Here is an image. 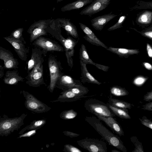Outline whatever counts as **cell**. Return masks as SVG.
<instances>
[{"label":"cell","instance_id":"6da1fadb","mask_svg":"<svg viewBox=\"0 0 152 152\" xmlns=\"http://www.w3.org/2000/svg\"><path fill=\"white\" fill-rule=\"evenodd\" d=\"M85 119L110 145L123 152H127L126 147L119 137L106 128L100 119L94 116H86Z\"/></svg>","mask_w":152,"mask_h":152},{"label":"cell","instance_id":"7a4b0ae2","mask_svg":"<svg viewBox=\"0 0 152 152\" xmlns=\"http://www.w3.org/2000/svg\"><path fill=\"white\" fill-rule=\"evenodd\" d=\"M48 33L50 34L62 44L65 51L68 65L71 68H72L73 66V57L75 52L74 48L77 41L70 37L66 38L64 37L61 34L60 27L57 24L54 28L49 31Z\"/></svg>","mask_w":152,"mask_h":152},{"label":"cell","instance_id":"3957f363","mask_svg":"<svg viewBox=\"0 0 152 152\" xmlns=\"http://www.w3.org/2000/svg\"><path fill=\"white\" fill-rule=\"evenodd\" d=\"M27 114L20 116L9 118L5 114L0 115V136H7L15 131H18L24 124V120Z\"/></svg>","mask_w":152,"mask_h":152},{"label":"cell","instance_id":"277c9868","mask_svg":"<svg viewBox=\"0 0 152 152\" xmlns=\"http://www.w3.org/2000/svg\"><path fill=\"white\" fill-rule=\"evenodd\" d=\"M55 23L54 20H42L35 22L28 28L27 32L30 34L31 42L39 37L48 34L50 29Z\"/></svg>","mask_w":152,"mask_h":152},{"label":"cell","instance_id":"5b68a950","mask_svg":"<svg viewBox=\"0 0 152 152\" xmlns=\"http://www.w3.org/2000/svg\"><path fill=\"white\" fill-rule=\"evenodd\" d=\"M84 106L86 110L96 116L113 117L115 116L106 104L96 99H90L87 100L85 102Z\"/></svg>","mask_w":152,"mask_h":152},{"label":"cell","instance_id":"8992f818","mask_svg":"<svg viewBox=\"0 0 152 152\" xmlns=\"http://www.w3.org/2000/svg\"><path fill=\"white\" fill-rule=\"evenodd\" d=\"M25 100L24 105L28 110L37 113H42L49 111L51 108L35 97L33 95L24 90L21 91Z\"/></svg>","mask_w":152,"mask_h":152},{"label":"cell","instance_id":"52a82bcc","mask_svg":"<svg viewBox=\"0 0 152 152\" xmlns=\"http://www.w3.org/2000/svg\"><path fill=\"white\" fill-rule=\"evenodd\" d=\"M44 61L39 62L28 73L26 77V83L29 86L37 87L42 85H46L43 78V63Z\"/></svg>","mask_w":152,"mask_h":152},{"label":"cell","instance_id":"ba28073f","mask_svg":"<svg viewBox=\"0 0 152 152\" xmlns=\"http://www.w3.org/2000/svg\"><path fill=\"white\" fill-rule=\"evenodd\" d=\"M50 75V82L48 88L50 93H53L56 81L62 72L61 63L53 56H50L48 61Z\"/></svg>","mask_w":152,"mask_h":152},{"label":"cell","instance_id":"9c48e42d","mask_svg":"<svg viewBox=\"0 0 152 152\" xmlns=\"http://www.w3.org/2000/svg\"><path fill=\"white\" fill-rule=\"evenodd\" d=\"M32 45L41 49L44 56H46L48 51L64 50V48L55 41L42 36L34 40Z\"/></svg>","mask_w":152,"mask_h":152},{"label":"cell","instance_id":"30bf717a","mask_svg":"<svg viewBox=\"0 0 152 152\" xmlns=\"http://www.w3.org/2000/svg\"><path fill=\"white\" fill-rule=\"evenodd\" d=\"M78 145L90 152H107V147L104 141L98 139L86 137L78 140Z\"/></svg>","mask_w":152,"mask_h":152},{"label":"cell","instance_id":"8fae6325","mask_svg":"<svg viewBox=\"0 0 152 152\" xmlns=\"http://www.w3.org/2000/svg\"><path fill=\"white\" fill-rule=\"evenodd\" d=\"M111 0H95L82 10L80 14L90 17L104 10L110 3Z\"/></svg>","mask_w":152,"mask_h":152},{"label":"cell","instance_id":"7c38bea8","mask_svg":"<svg viewBox=\"0 0 152 152\" xmlns=\"http://www.w3.org/2000/svg\"><path fill=\"white\" fill-rule=\"evenodd\" d=\"M82 85H83L80 80L64 74L62 72L56 81L55 87L64 91L73 87Z\"/></svg>","mask_w":152,"mask_h":152},{"label":"cell","instance_id":"4fadbf2b","mask_svg":"<svg viewBox=\"0 0 152 152\" xmlns=\"http://www.w3.org/2000/svg\"><path fill=\"white\" fill-rule=\"evenodd\" d=\"M0 59L4 61V67L6 69H17L19 63L11 52L0 46Z\"/></svg>","mask_w":152,"mask_h":152},{"label":"cell","instance_id":"5bb4252c","mask_svg":"<svg viewBox=\"0 0 152 152\" xmlns=\"http://www.w3.org/2000/svg\"><path fill=\"white\" fill-rule=\"evenodd\" d=\"M79 24L80 28L85 34L83 38L86 40L94 45L101 46L106 49L108 48L87 26L81 23H79Z\"/></svg>","mask_w":152,"mask_h":152},{"label":"cell","instance_id":"9a60e30c","mask_svg":"<svg viewBox=\"0 0 152 152\" xmlns=\"http://www.w3.org/2000/svg\"><path fill=\"white\" fill-rule=\"evenodd\" d=\"M117 16L111 12L109 13L96 17L91 20V25L95 30L101 31L109 22Z\"/></svg>","mask_w":152,"mask_h":152},{"label":"cell","instance_id":"2e32d148","mask_svg":"<svg viewBox=\"0 0 152 152\" xmlns=\"http://www.w3.org/2000/svg\"><path fill=\"white\" fill-rule=\"evenodd\" d=\"M3 38L12 45L21 60L25 61H26L29 49L25 47V43L15 40L8 37H4Z\"/></svg>","mask_w":152,"mask_h":152},{"label":"cell","instance_id":"e0dca14e","mask_svg":"<svg viewBox=\"0 0 152 152\" xmlns=\"http://www.w3.org/2000/svg\"><path fill=\"white\" fill-rule=\"evenodd\" d=\"M57 24L59 27L63 28L68 34L70 35L75 38H78V34L76 26L69 19L58 18L55 20Z\"/></svg>","mask_w":152,"mask_h":152},{"label":"cell","instance_id":"ac0fdd59","mask_svg":"<svg viewBox=\"0 0 152 152\" xmlns=\"http://www.w3.org/2000/svg\"><path fill=\"white\" fill-rule=\"evenodd\" d=\"M79 58L80 60L87 64H90L95 66L97 68L104 72H107L109 67L94 62L90 58L85 46L83 44L81 45L80 50Z\"/></svg>","mask_w":152,"mask_h":152},{"label":"cell","instance_id":"d6986e66","mask_svg":"<svg viewBox=\"0 0 152 152\" xmlns=\"http://www.w3.org/2000/svg\"><path fill=\"white\" fill-rule=\"evenodd\" d=\"M135 22L142 28H145L152 24V12L144 10L137 14Z\"/></svg>","mask_w":152,"mask_h":152},{"label":"cell","instance_id":"ffe728a7","mask_svg":"<svg viewBox=\"0 0 152 152\" xmlns=\"http://www.w3.org/2000/svg\"><path fill=\"white\" fill-rule=\"evenodd\" d=\"M99 119L103 121L112 130L120 136L124 135V132L120 124L115 118L111 117H104L96 115Z\"/></svg>","mask_w":152,"mask_h":152},{"label":"cell","instance_id":"44dd1931","mask_svg":"<svg viewBox=\"0 0 152 152\" xmlns=\"http://www.w3.org/2000/svg\"><path fill=\"white\" fill-rule=\"evenodd\" d=\"M87 96H80L73 93L69 90L63 91L60 93L59 96L56 100L50 101L51 102H75Z\"/></svg>","mask_w":152,"mask_h":152},{"label":"cell","instance_id":"7402d4cb","mask_svg":"<svg viewBox=\"0 0 152 152\" xmlns=\"http://www.w3.org/2000/svg\"><path fill=\"white\" fill-rule=\"evenodd\" d=\"M44 56L42 50L39 48L36 47L32 49L31 58L27 63L28 73L39 62L44 61Z\"/></svg>","mask_w":152,"mask_h":152},{"label":"cell","instance_id":"603a6c76","mask_svg":"<svg viewBox=\"0 0 152 152\" xmlns=\"http://www.w3.org/2000/svg\"><path fill=\"white\" fill-rule=\"evenodd\" d=\"M24 80V78L19 75L18 70H8L5 73L3 81L6 84L16 85L18 83L23 82Z\"/></svg>","mask_w":152,"mask_h":152},{"label":"cell","instance_id":"cb8c5ba5","mask_svg":"<svg viewBox=\"0 0 152 152\" xmlns=\"http://www.w3.org/2000/svg\"><path fill=\"white\" fill-rule=\"evenodd\" d=\"M81 66V82L83 83H88L100 85L102 83L96 80L88 71L86 64L80 60Z\"/></svg>","mask_w":152,"mask_h":152},{"label":"cell","instance_id":"d4e9b609","mask_svg":"<svg viewBox=\"0 0 152 152\" xmlns=\"http://www.w3.org/2000/svg\"><path fill=\"white\" fill-rule=\"evenodd\" d=\"M107 50L121 57H124L125 58L131 55L134 54H138L140 53L138 49H128L121 48H115L111 47L107 48Z\"/></svg>","mask_w":152,"mask_h":152},{"label":"cell","instance_id":"484cf974","mask_svg":"<svg viewBox=\"0 0 152 152\" xmlns=\"http://www.w3.org/2000/svg\"><path fill=\"white\" fill-rule=\"evenodd\" d=\"M95 0H77L68 3L61 8L62 12L78 10L88 4L91 3Z\"/></svg>","mask_w":152,"mask_h":152},{"label":"cell","instance_id":"4316f807","mask_svg":"<svg viewBox=\"0 0 152 152\" xmlns=\"http://www.w3.org/2000/svg\"><path fill=\"white\" fill-rule=\"evenodd\" d=\"M106 104L110 110L115 116L122 119H131L128 109L116 107L111 105L109 103H107Z\"/></svg>","mask_w":152,"mask_h":152},{"label":"cell","instance_id":"83f0119b","mask_svg":"<svg viewBox=\"0 0 152 152\" xmlns=\"http://www.w3.org/2000/svg\"><path fill=\"white\" fill-rule=\"evenodd\" d=\"M46 121L45 119L34 120L29 125L22 129L19 132V134H22L27 130L34 129H38L43 126L46 123Z\"/></svg>","mask_w":152,"mask_h":152},{"label":"cell","instance_id":"f1b7e54d","mask_svg":"<svg viewBox=\"0 0 152 152\" xmlns=\"http://www.w3.org/2000/svg\"><path fill=\"white\" fill-rule=\"evenodd\" d=\"M108 102L109 104L113 106L125 109H130L134 106L133 104L127 102L113 99L112 98V95L109 96Z\"/></svg>","mask_w":152,"mask_h":152},{"label":"cell","instance_id":"f546056e","mask_svg":"<svg viewBox=\"0 0 152 152\" xmlns=\"http://www.w3.org/2000/svg\"><path fill=\"white\" fill-rule=\"evenodd\" d=\"M110 91L112 95L118 96H127L129 94V92L125 88L117 86L112 87Z\"/></svg>","mask_w":152,"mask_h":152},{"label":"cell","instance_id":"4dcf8cb0","mask_svg":"<svg viewBox=\"0 0 152 152\" xmlns=\"http://www.w3.org/2000/svg\"><path fill=\"white\" fill-rule=\"evenodd\" d=\"M23 28H20L14 31L8 37L20 42L26 44V42L22 36Z\"/></svg>","mask_w":152,"mask_h":152},{"label":"cell","instance_id":"1f68e13d","mask_svg":"<svg viewBox=\"0 0 152 152\" xmlns=\"http://www.w3.org/2000/svg\"><path fill=\"white\" fill-rule=\"evenodd\" d=\"M152 9V1H139L136 3V5L132 7L131 9Z\"/></svg>","mask_w":152,"mask_h":152},{"label":"cell","instance_id":"d6a6232c","mask_svg":"<svg viewBox=\"0 0 152 152\" xmlns=\"http://www.w3.org/2000/svg\"><path fill=\"white\" fill-rule=\"evenodd\" d=\"M77 115V113L72 109L63 111L60 114V117L63 119L69 120L75 118Z\"/></svg>","mask_w":152,"mask_h":152},{"label":"cell","instance_id":"836d02e7","mask_svg":"<svg viewBox=\"0 0 152 152\" xmlns=\"http://www.w3.org/2000/svg\"><path fill=\"white\" fill-rule=\"evenodd\" d=\"M68 90L75 94L81 96H85L84 95L87 94L89 91L88 88L83 85L78 87H73Z\"/></svg>","mask_w":152,"mask_h":152},{"label":"cell","instance_id":"e575fe53","mask_svg":"<svg viewBox=\"0 0 152 152\" xmlns=\"http://www.w3.org/2000/svg\"><path fill=\"white\" fill-rule=\"evenodd\" d=\"M131 141L134 144L135 146L133 152H144L142 143L138 140L136 136H132L130 138Z\"/></svg>","mask_w":152,"mask_h":152},{"label":"cell","instance_id":"d590c367","mask_svg":"<svg viewBox=\"0 0 152 152\" xmlns=\"http://www.w3.org/2000/svg\"><path fill=\"white\" fill-rule=\"evenodd\" d=\"M140 33L142 36L152 40V24L141 31H138L134 28H131Z\"/></svg>","mask_w":152,"mask_h":152},{"label":"cell","instance_id":"8d00e7d4","mask_svg":"<svg viewBox=\"0 0 152 152\" xmlns=\"http://www.w3.org/2000/svg\"><path fill=\"white\" fill-rule=\"evenodd\" d=\"M148 78L147 77L138 75L134 78L132 83L134 85L137 86H140L145 83Z\"/></svg>","mask_w":152,"mask_h":152},{"label":"cell","instance_id":"74e56055","mask_svg":"<svg viewBox=\"0 0 152 152\" xmlns=\"http://www.w3.org/2000/svg\"><path fill=\"white\" fill-rule=\"evenodd\" d=\"M126 18V16L125 15L121 16L116 23L108 28L107 30L108 31H112L121 28L122 27V24Z\"/></svg>","mask_w":152,"mask_h":152},{"label":"cell","instance_id":"f35d334b","mask_svg":"<svg viewBox=\"0 0 152 152\" xmlns=\"http://www.w3.org/2000/svg\"><path fill=\"white\" fill-rule=\"evenodd\" d=\"M63 151L65 152H82L78 148L69 144L65 145Z\"/></svg>","mask_w":152,"mask_h":152},{"label":"cell","instance_id":"ab89813d","mask_svg":"<svg viewBox=\"0 0 152 152\" xmlns=\"http://www.w3.org/2000/svg\"><path fill=\"white\" fill-rule=\"evenodd\" d=\"M139 120L142 124L152 129V122L151 119H148L145 116H143L141 118H139Z\"/></svg>","mask_w":152,"mask_h":152},{"label":"cell","instance_id":"60d3db41","mask_svg":"<svg viewBox=\"0 0 152 152\" xmlns=\"http://www.w3.org/2000/svg\"><path fill=\"white\" fill-rule=\"evenodd\" d=\"M37 129H34L31 130L25 133H23L22 134H20L18 137V138H20L22 137H30L31 136H32L35 134L36 132Z\"/></svg>","mask_w":152,"mask_h":152},{"label":"cell","instance_id":"b9f144b4","mask_svg":"<svg viewBox=\"0 0 152 152\" xmlns=\"http://www.w3.org/2000/svg\"><path fill=\"white\" fill-rule=\"evenodd\" d=\"M63 133L66 136L71 138L77 137L80 136V134L68 131H65L63 132Z\"/></svg>","mask_w":152,"mask_h":152},{"label":"cell","instance_id":"7bdbcfd3","mask_svg":"<svg viewBox=\"0 0 152 152\" xmlns=\"http://www.w3.org/2000/svg\"><path fill=\"white\" fill-rule=\"evenodd\" d=\"M143 100L147 102H149L152 100V90L148 92L145 95Z\"/></svg>","mask_w":152,"mask_h":152},{"label":"cell","instance_id":"ee69618b","mask_svg":"<svg viewBox=\"0 0 152 152\" xmlns=\"http://www.w3.org/2000/svg\"><path fill=\"white\" fill-rule=\"evenodd\" d=\"M142 109L149 111H152V102H150L143 105Z\"/></svg>","mask_w":152,"mask_h":152},{"label":"cell","instance_id":"f6af8a7d","mask_svg":"<svg viewBox=\"0 0 152 152\" xmlns=\"http://www.w3.org/2000/svg\"><path fill=\"white\" fill-rule=\"evenodd\" d=\"M146 50L149 57H152V48L151 45L148 43L146 44Z\"/></svg>","mask_w":152,"mask_h":152},{"label":"cell","instance_id":"bcb514c9","mask_svg":"<svg viewBox=\"0 0 152 152\" xmlns=\"http://www.w3.org/2000/svg\"><path fill=\"white\" fill-rule=\"evenodd\" d=\"M143 65L147 69L149 70H152V66L150 63L147 62H144L143 63Z\"/></svg>","mask_w":152,"mask_h":152},{"label":"cell","instance_id":"7dc6e473","mask_svg":"<svg viewBox=\"0 0 152 152\" xmlns=\"http://www.w3.org/2000/svg\"><path fill=\"white\" fill-rule=\"evenodd\" d=\"M3 67L1 65H0V79L2 78L4 75Z\"/></svg>","mask_w":152,"mask_h":152},{"label":"cell","instance_id":"c3c4849f","mask_svg":"<svg viewBox=\"0 0 152 152\" xmlns=\"http://www.w3.org/2000/svg\"><path fill=\"white\" fill-rule=\"evenodd\" d=\"M111 151L112 152H120L118 150H113Z\"/></svg>","mask_w":152,"mask_h":152},{"label":"cell","instance_id":"681fc988","mask_svg":"<svg viewBox=\"0 0 152 152\" xmlns=\"http://www.w3.org/2000/svg\"><path fill=\"white\" fill-rule=\"evenodd\" d=\"M63 0H57V3H58L60 2H61Z\"/></svg>","mask_w":152,"mask_h":152},{"label":"cell","instance_id":"f907efd6","mask_svg":"<svg viewBox=\"0 0 152 152\" xmlns=\"http://www.w3.org/2000/svg\"><path fill=\"white\" fill-rule=\"evenodd\" d=\"M0 97H1V88H0Z\"/></svg>","mask_w":152,"mask_h":152}]
</instances>
